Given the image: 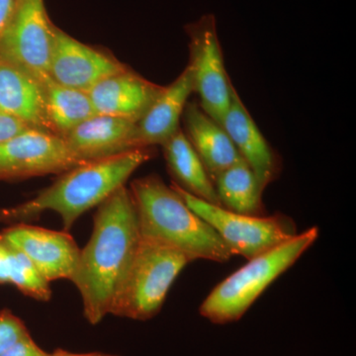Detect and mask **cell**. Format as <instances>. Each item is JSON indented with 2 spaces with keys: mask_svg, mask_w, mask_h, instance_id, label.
<instances>
[{
  "mask_svg": "<svg viewBox=\"0 0 356 356\" xmlns=\"http://www.w3.org/2000/svg\"><path fill=\"white\" fill-rule=\"evenodd\" d=\"M49 353L35 343L30 334L23 337L1 356H48Z\"/></svg>",
  "mask_w": 356,
  "mask_h": 356,
  "instance_id": "cell-23",
  "label": "cell"
},
{
  "mask_svg": "<svg viewBox=\"0 0 356 356\" xmlns=\"http://www.w3.org/2000/svg\"><path fill=\"white\" fill-rule=\"evenodd\" d=\"M161 147L175 184L201 200L221 206L214 182L181 129Z\"/></svg>",
  "mask_w": 356,
  "mask_h": 356,
  "instance_id": "cell-18",
  "label": "cell"
},
{
  "mask_svg": "<svg viewBox=\"0 0 356 356\" xmlns=\"http://www.w3.org/2000/svg\"><path fill=\"white\" fill-rule=\"evenodd\" d=\"M153 156L152 147H143L86 161L62 173L34 198L0 209V222L13 225L33 221L46 211H54L62 218L65 231L69 232L79 217L98 207L124 186L132 173Z\"/></svg>",
  "mask_w": 356,
  "mask_h": 356,
  "instance_id": "cell-2",
  "label": "cell"
},
{
  "mask_svg": "<svg viewBox=\"0 0 356 356\" xmlns=\"http://www.w3.org/2000/svg\"><path fill=\"white\" fill-rule=\"evenodd\" d=\"M13 271V243L0 234V285L11 284Z\"/></svg>",
  "mask_w": 356,
  "mask_h": 356,
  "instance_id": "cell-22",
  "label": "cell"
},
{
  "mask_svg": "<svg viewBox=\"0 0 356 356\" xmlns=\"http://www.w3.org/2000/svg\"><path fill=\"white\" fill-rule=\"evenodd\" d=\"M30 334L23 321L9 309L0 311V356Z\"/></svg>",
  "mask_w": 356,
  "mask_h": 356,
  "instance_id": "cell-21",
  "label": "cell"
},
{
  "mask_svg": "<svg viewBox=\"0 0 356 356\" xmlns=\"http://www.w3.org/2000/svg\"><path fill=\"white\" fill-rule=\"evenodd\" d=\"M0 112L29 128L51 133L41 83L25 70L0 60Z\"/></svg>",
  "mask_w": 356,
  "mask_h": 356,
  "instance_id": "cell-17",
  "label": "cell"
},
{
  "mask_svg": "<svg viewBox=\"0 0 356 356\" xmlns=\"http://www.w3.org/2000/svg\"><path fill=\"white\" fill-rule=\"evenodd\" d=\"M140 243L137 209L124 185L98 206L92 235L81 250L70 278L81 294L89 324H99L109 315Z\"/></svg>",
  "mask_w": 356,
  "mask_h": 356,
  "instance_id": "cell-1",
  "label": "cell"
},
{
  "mask_svg": "<svg viewBox=\"0 0 356 356\" xmlns=\"http://www.w3.org/2000/svg\"><path fill=\"white\" fill-rule=\"evenodd\" d=\"M55 30L44 0H20L0 38V60L25 70L37 81H43L50 76Z\"/></svg>",
  "mask_w": 356,
  "mask_h": 356,
  "instance_id": "cell-8",
  "label": "cell"
},
{
  "mask_svg": "<svg viewBox=\"0 0 356 356\" xmlns=\"http://www.w3.org/2000/svg\"><path fill=\"white\" fill-rule=\"evenodd\" d=\"M185 30L191 39L188 67L193 91L200 98L199 105L203 111L222 125L231 104L233 84L225 67L215 16L205 14L187 25Z\"/></svg>",
  "mask_w": 356,
  "mask_h": 356,
  "instance_id": "cell-7",
  "label": "cell"
},
{
  "mask_svg": "<svg viewBox=\"0 0 356 356\" xmlns=\"http://www.w3.org/2000/svg\"><path fill=\"white\" fill-rule=\"evenodd\" d=\"M40 83L44 91L51 133L64 138L79 124L96 115L88 93L60 86L50 76Z\"/></svg>",
  "mask_w": 356,
  "mask_h": 356,
  "instance_id": "cell-19",
  "label": "cell"
},
{
  "mask_svg": "<svg viewBox=\"0 0 356 356\" xmlns=\"http://www.w3.org/2000/svg\"><path fill=\"white\" fill-rule=\"evenodd\" d=\"M18 1H20V0H18Z\"/></svg>",
  "mask_w": 356,
  "mask_h": 356,
  "instance_id": "cell-27",
  "label": "cell"
},
{
  "mask_svg": "<svg viewBox=\"0 0 356 356\" xmlns=\"http://www.w3.org/2000/svg\"><path fill=\"white\" fill-rule=\"evenodd\" d=\"M165 86L125 70L103 79L88 91L96 114L137 123L158 99Z\"/></svg>",
  "mask_w": 356,
  "mask_h": 356,
  "instance_id": "cell-12",
  "label": "cell"
},
{
  "mask_svg": "<svg viewBox=\"0 0 356 356\" xmlns=\"http://www.w3.org/2000/svg\"><path fill=\"white\" fill-rule=\"evenodd\" d=\"M184 134L215 181L218 175L240 161V154L222 125L196 102H188L182 115Z\"/></svg>",
  "mask_w": 356,
  "mask_h": 356,
  "instance_id": "cell-16",
  "label": "cell"
},
{
  "mask_svg": "<svg viewBox=\"0 0 356 356\" xmlns=\"http://www.w3.org/2000/svg\"><path fill=\"white\" fill-rule=\"evenodd\" d=\"M18 3V0H0V38L13 20Z\"/></svg>",
  "mask_w": 356,
  "mask_h": 356,
  "instance_id": "cell-25",
  "label": "cell"
},
{
  "mask_svg": "<svg viewBox=\"0 0 356 356\" xmlns=\"http://www.w3.org/2000/svg\"><path fill=\"white\" fill-rule=\"evenodd\" d=\"M48 356H118V355H107V353H70V351H67V350H60V348H58V350L53 351V353H49Z\"/></svg>",
  "mask_w": 356,
  "mask_h": 356,
  "instance_id": "cell-26",
  "label": "cell"
},
{
  "mask_svg": "<svg viewBox=\"0 0 356 356\" xmlns=\"http://www.w3.org/2000/svg\"><path fill=\"white\" fill-rule=\"evenodd\" d=\"M193 91L191 70L186 69L161 95L136 125V149L163 144L179 130L180 119Z\"/></svg>",
  "mask_w": 356,
  "mask_h": 356,
  "instance_id": "cell-15",
  "label": "cell"
},
{
  "mask_svg": "<svg viewBox=\"0 0 356 356\" xmlns=\"http://www.w3.org/2000/svg\"><path fill=\"white\" fill-rule=\"evenodd\" d=\"M192 262L172 248L143 240L110 314L147 321L161 311L166 295L182 269Z\"/></svg>",
  "mask_w": 356,
  "mask_h": 356,
  "instance_id": "cell-5",
  "label": "cell"
},
{
  "mask_svg": "<svg viewBox=\"0 0 356 356\" xmlns=\"http://www.w3.org/2000/svg\"><path fill=\"white\" fill-rule=\"evenodd\" d=\"M127 70L112 56L77 41L56 27L49 74L65 88L88 93L93 86Z\"/></svg>",
  "mask_w": 356,
  "mask_h": 356,
  "instance_id": "cell-10",
  "label": "cell"
},
{
  "mask_svg": "<svg viewBox=\"0 0 356 356\" xmlns=\"http://www.w3.org/2000/svg\"><path fill=\"white\" fill-rule=\"evenodd\" d=\"M130 191L143 240L177 250L192 261L227 262L233 257L215 229L158 175L134 180Z\"/></svg>",
  "mask_w": 356,
  "mask_h": 356,
  "instance_id": "cell-3",
  "label": "cell"
},
{
  "mask_svg": "<svg viewBox=\"0 0 356 356\" xmlns=\"http://www.w3.org/2000/svg\"><path fill=\"white\" fill-rule=\"evenodd\" d=\"M28 128L29 127L23 122L10 115L0 112V143L10 139Z\"/></svg>",
  "mask_w": 356,
  "mask_h": 356,
  "instance_id": "cell-24",
  "label": "cell"
},
{
  "mask_svg": "<svg viewBox=\"0 0 356 356\" xmlns=\"http://www.w3.org/2000/svg\"><path fill=\"white\" fill-rule=\"evenodd\" d=\"M318 236V229L313 227L248 259L247 264L222 280L204 300L201 316L219 325L240 320L267 287L305 254Z\"/></svg>",
  "mask_w": 356,
  "mask_h": 356,
  "instance_id": "cell-4",
  "label": "cell"
},
{
  "mask_svg": "<svg viewBox=\"0 0 356 356\" xmlns=\"http://www.w3.org/2000/svg\"><path fill=\"white\" fill-rule=\"evenodd\" d=\"M170 186L193 212L215 229L234 255H242L248 261L297 235L296 225L285 215L238 214L201 200L175 182Z\"/></svg>",
  "mask_w": 356,
  "mask_h": 356,
  "instance_id": "cell-6",
  "label": "cell"
},
{
  "mask_svg": "<svg viewBox=\"0 0 356 356\" xmlns=\"http://www.w3.org/2000/svg\"><path fill=\"white\" fill-rule=\"evenodd\" d=\"M136 125L126 119L96 114L63 139L77 158L95 161L136 149Z\"/></svg>",
  "mask_w": 356,
  "mask_h": 356,
  "instance_id": "cell-14",
  "label": "cell"
},
{
  "mask_svg": "<svg viewBox=\"0 0 356 356\" xmlns=\"http://www.w3.org/2000/svg\"><path fill=\"white\" fill-rule=\"evenodd\" d=\"M0 234L19 248L49 282L70 280L74 275L81 248L67 232L18 222Z\"/></svg>",
  "mask_w": 356,
  "mask_h": 356,
  "instance_id": "cell-11",
  "label": "cell"
},
{
  "mask_svg": "<svg viewBox=\"0 0 356 356\" xmlns=\"http://www.w3.org/2000/svg\"><path fill=\"white\" fill-rule=\"evenodd\" d=\"M222 126L264 191L280 177V159L262 135L252 115L248 113L234 86L231 104L222 119Z\"/></svg>",
  "mask_w": 356,
  "mask_h": 356,
  "instance_id": "cell-13",
  "label": "cell"
},
{
  "mask_svg": "<svg viewBox=\"0 0 356 356\" xmlns=\"http://www.w3.org/2000/svg\"><path fill=\"white\" fill-rule=\"evenodd\" d=\"M83 163L63 138L38 129H26L0 143L1 180L62 175Z\"/></svg>",
  "mask_w": 356,
  "mask_h": 356,
  "instance_id": "cell-9",
  "label": "cell"
},
{
  "mask_svg": "<svg viewBox=\"0 0 356 356\" xmlns=\"http://www.w3.org/2000/svg\"><path fill=\"white\" fill-rule=\"evenodd\" d=\"M221 207L250 216H264V189L243 159L220 173L214 181Z\"/></svg>",
  "mask_w": 356,
  "mask_h": 356,
  "instance_id": "cell-20",
  "label": "cell"
}]
</instances>
